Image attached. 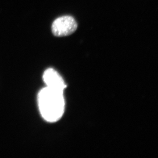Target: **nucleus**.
<instances>
[{"label":"nucleus","mask_w":158,"mask_h":158,"mask_svg":"<svg viewBox=\"0 0 158 158\" xmlns=\"http://www.w3.org/2000/svg\"><path fill=\"white\" fill-rule=\"evenodd\" d=\"M38 103L41 116L48 122L58 121L64 113L65 102L63 91L45 87L38 94Z\"/></svg>","instance_id":"obj_1"},{"label":"nucleus","mask_w":158,"mask_h":158,"mask_svg":"<svg viewBox=\"0 0 158 158\" xmlns=\"http://www.w3.org/2000/svg\"><path fill=\"white\" fill-rule=\"evenodd\" d=\"M76 21L72 16L65 15L54 21L52 26L53 34L58 37H65L73 34L77 28Z\"/></svg>","instance_id":"obj_2"},{"label":"nucleus","mask_w":158,"mask_h":158,"mask_svg":"<svg viewBox=\"0 0 158 158\" xmlns=\"http://www.w3.org/2000/svg\"><path fill=\"white\" fill-rule=\"evenodd\" d=\"M43 77L48 88L61 91H64L66 88V85L62 77L53 69H46Z\"/></svg>","instance_id":"obj_3"}]
</instances>
